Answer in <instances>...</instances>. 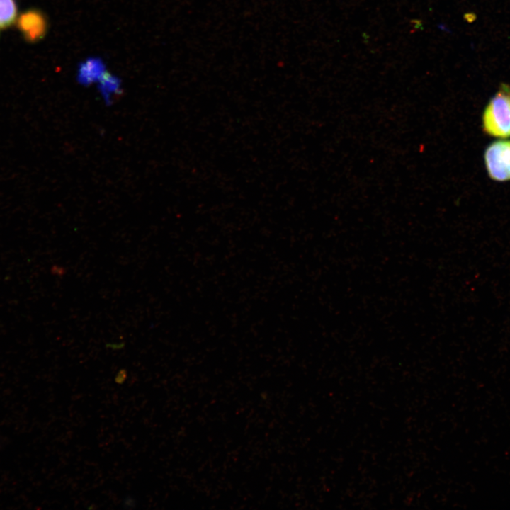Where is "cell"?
Wrapping results in <instances>:
<instances>
[{"instance_id":"cell-5","label":"cell","mask_w":510,"mask_h":510,"mask_svg":"<svg viewBox=\"0 0 510 510\" xmlns=\"http://www.w3.org/2000/svg\"><path fill=\"white\" fill-rule=\"evenodd\" d=\"M16 16L14 0H0V28L10 26Z\"/></svg>"},{"instance_id":"cell-4","label":"cell","mask_w":510,"mask_h":510,"mask_svg":"<svg viewBox=\"0 0 510 510\" xmlns=\"http://www.w3.org/2000/svg\"><path fill=\"white\" fill-rule=\"evenodd\" d=\"M105 72V66L100 59L90 58L80 64L78 79L80 83L88 85L99 81Z\"/></svg>"},{"instance_id":"cell-6","label":"cell","mask_w":510,"mask_h":510,"mask_svg":"<svg viewBox=\"0 0 510 510\" xmlns=\"http://www.w3.org/2000/svg\"><path fill=\"white\" fill-rule=\"evenodd\" d=\"M98 81L103 96L107 100L120 90L119 80L108 73L105 72Z\"/></svg>"},{"instance_id":"cell-9","label":"cell","mask_w":510,"mask_h":510,"mask_svg":"<svg viewBox=\"0 0 510 510\" xmlns=\"http://www.w3.org/2000/svg\"><path fill=\"white\" fill-rule=\"evenodd\" d=\"M125 346L124 342L119 343H108L106 344V347L111 350H120Z\"/></svg>"},{"instance_id":"cell-2","label":"cell","mask_w":510,"mask_h":510,"mask_svg":"<svg viewBox=\"0 0 510 510\" xmlns=\"http://www.w3.org/2000/svg\"><path fill=\"white\" fill-rule=\"evenodd\" d=\"M484 161L488 174L493 180H510V141L492 143L485 151Z\"/></svg>"},{"instance_id":"cell-7","label":"cell","mask_w":510,"mask_h":510,"mask_svg":"<svg viewBox=\"0 0 510 510\" xmlns=\"http://www.w3.org/2000/svg\"><path fill=\"white\" fill-rule=\"evenodd\" d=\"M128 377V372L125 368H121L118 370L117 373L115 374L114 377V381L118 385H122L123 384Z\"/></svg>"},{"instance_id":"cell-3","label":"cell","mask_w":510,"mask_h":510,"mask_svg":"<svg viewBox=\"0 0 510 510\" xmlns=\"http://www.w3.org/2000/svg\"><path fill=\"white\" fill-rule=\"evenodd\" d=\"M18 24L30 40L41 38L45 31V21L43 16L36 11H29L22 15Z\"/></svg>"},{"instance_id":"cell-1","label":"cell","mask_w":510,"mask_h":510,"mask_svg":"<svg viewBox=\"0 0 510 510\" xmlns=\"http://www.w3.org/2000/svg\"><path fill=\"white\" fill-rule=\"evenodd\" d=\"M482 121L489 135L510 137V86L503 85L491 99L484 111Z\"/></svg>"},{"instance_id":"cell-8","label":"cell","mask_w":510,"mask_h":510,"mask_svg":"<svg viewBox=\"0 0 510 510\" xmlns=\"http://www.w3.org/2000/svg\"><path fill=\"white\" fill-rule=\"evenodd\" d=\"M122 505L125 509H134L137 505L136 499L131 495H127L124 497Z\"/></svg>"},{"instance_id":"cell-10","label":"cell","mask_w":510,"mask_h":510,"mask_svg":"<svg viewBox=\"0 0 510 510\" xmlns=\"http://www.w3.org/2000/svg\"><path fill=\"white\" fill-rule=\"evenodd\" d=\"M412 21L414 22V28H416V29H419V28H421H421H423V27H422V23H421V21H419V20H412Z\"/></svg>"}]
</instances>
